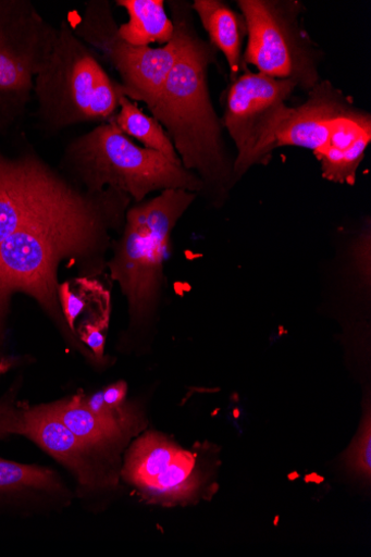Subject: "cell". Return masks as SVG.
<instances>
[{
  "instance_id": "cell-1",
  "label": "cell",
  "mask_w": 371,
  "mask_h": 557,
  "mask_svg": "<svg viewBox=\"0 0 371 557\" xmlns=\"http://www.w3.org/2000/svg\"><path fill=\"white\" fill-rule=\"evenodd\" d=\"M132 198L108 188L81 190L74 197L26 221L0 244V357L5 345L12 299L32 297L65 332L59 270L63 261L79 262L84 271L102 270L112 233H122Z\"/></svg>"
},
{
  "instance_id": "cell-2",
  "label": "cell",
  "mask_w": 371,
  "mask_h": 557,
  "mask_svg": "<svg viewBox=\"0 0 371 557\" xmlns=\"http://www.w3.org/2000/svg\"><path fill=\"white\" fill-rule=\"evenodd\" d=\"M215 61L214 46L196 33L148 110L170 136L182 165L202 182V195L222 207L236 181L223 139V121L208 89V69Z\"/></svg>"
},
{
  "instance_id": "cell-3",
  "label": "cell",
  "mask_w": 371,
  "mask_h": 557,
  "mask_svg": "<svg viewBox=\"0 0 371 557\" xmlns=\"http://www.w3.org/2000/svg\"><path fill=\"white\" fill-rule=\"evenodd\" d=\"M127 96L92 50L62 21L52 52L35 78L37 127L49 135L86 123L115 119L121 99Z\"/></svg>"
},
{
  "instance_id": "cell-4",
  "label": "cell",
  "mask_w": 371,
  "mask_h": 557,
  "mask_svg": "<svg viewBox=\"0 0 371 557\" xmlns=\"http://www.w3.org/2000/svg\"><path fill=\"white\" fill-rule=\"evenodd\" d=\"M69 180L89 193L112 188L141 202L153 191L185 189L203 194L200 178L158 151L138 146L114 120L78 136L65 148Z\"/></svg>"
},
{
  "instance_id": "cell-5",
  "label": "cell",
  "mask_w": 371,
  "mask_h": 557,
  "mask_svg": "<svg viewBox=\"0 0 371 557\" xmlns=\"http://www.w3.org/2000/svg\"><path fill=\"white\" fill-rule=\"evenodd\" d=\"M196 198V193L168 189L136 202L126 213L121 236L112 245L113 257L106 267L127 299L132 327L144 325L158 308L172 233Z\"/></svg>"
},
{
  "instance_id": "cell-6",
  "label": "cell",
  "mask_w": 371,
  "mask_h": 557,
  "mask_svg": "<svg viewBox=\"0 0 371 557\" xmlns=\"http://www.w3.org/2000/svg\"><path fill=\"white\" fill-rule=\"evenodd\" d=\"M174 37L162 47H137L124 41L108 0H92L85 7L75 35L97 49L120 74L127 97L150 107L164 88L170 74L196 34L191 4L171 2Z\"/></svg>"
},
{
  "instance_id": "cell-7",
  "label": "cell",
  "mask_w": 371,
  "mask_h": 557,
  "mask_svg": "<svg viewBox=\"0 0 371 557\" xmlns=\"http://www.w3.org/2000/svg\"><path fill=\"white\" fill-rule=\"evenodd\" d=\"M58 36L29 0H0V136L26 117L35 78Z\"/></svg>"
},
{
  "instance_id": "cell-8",
  "label": "cell",
  "mask_w": 371,
  "mask_h": 557,
  "mask_svg": "<svg viewBox=\"0 0 371 557\" xmlns=\"http://www.w3.org/2000/svg\"><path fill=\"white\" fill-rule=\"evenodd\" d=\"M237 4L247 26L245 66L252 65L263 75L292 81L305 90L322 82L318 72L320 52L299 23L301 3L239 0Z\"/></svg>"
},
{
  "instance_id": "cell-9",
  "label": "cell",
  "mask_w": 371,
  "mask_h": 557,
  "mask_svg": "<svg viewBox=\"0 0 371 557\" xmlns=\"http://www.w3.org/2000/svg\"><path fill=\"white\" fill-rule=\"evenodd\" d=\"M297 88L287 79H279L247 69L232 82L227 91L223 126L237 148L234 160L236 183L255 165L272 157L274 136L289 111L287 100Z\"/></svg>"
},
{
  "instance_id": "cell-10",
  "label": "cell",
  "mask_w": 371,
  "mask_h": 557,
  "mask_svg": "<svg viewBox=\"0 0 371 557\" xmlns=\"http://www.w3.org/2000/svg\"><path fill=\"white\" fill-rule=\"evenodd\" d=\"M81 190L45 163L33 147L15 158L0 151V244L26 221Z\"/></svg>"
},
{
  "instance_id": "cell-11",
  "label": "cell",
  "mask_w": 371,
  "mask_h": 557,
  "mask_svg": "<svg viewBox=\"0 0 371 557\" xmlns=\"http://www.w3.org/2000/svg\"><path fill=\"white\" fill-rule=\"evenodd\" d=\"M123 474L145 498L163 504L193 500L201 485L194 455L153 433L133 445Z\"/></svg>"
},
{
  "instance_id": "cell-12",
  "label": "cell",
  "mask_w": 371,
  "mask_h": 557,
  "mask_svg": "<svg viewBox=\"0 0 371 557\" xmlns=\"http://www.w3.org/2000/svg\"><path fill=\"white\" fill-rule=\"evenodd\" d=\"M17 435L28 438L69 469L83 488L96 491L112 484V476L97 460L98 454L52 412L49 404H22Z\"/></svg>"
},
{
  "instance_id": "cell-13",
  "label": "cell",
  "mask_w": 371,
  "mask_h": 557,
  "mask_svg": "<svg viewBox=\"0 0 371 557\" xmlns=\"http://www.w3.org/2000/svg\"><path fill=\"white\" fill-rule=\"evenodd\" d=\"M351 104L330 82L318 83L309 90L306 103L290 108L283 119L274 136V150L294 146L317 154L327 144L337 119Z\"/></svg>"
},
{
  "instance_id": "cell-14",
  "label": "cell",
  "mask_w": 371,
  "mask_h": 557,
  "mask_svg": "<svg viewBox=\"0 0 371 557\" xmlns=\"http://www.w3.org/2000/svg\"><path fill=\"white\" fill-rule=\"evenodd\" d=\"M370 141V114L351 104L335 122L325 147L314 154L321 163L323 177L354 185Z\"/></svg>"
},
{
  "instance_id": "cell-15",
  "label": "cell",
  "mask_w": 371,
  "mask_h": 557,
  "mask_svg": "<svg viewBox=\"0 0 371 557\" xmlns=\"http://www.w3.org/2000/svg\"><path fill=\"white\" fill-rule=\"evenodd\" d=\"M62 488L54 471L0 458V512L34 513Z\"/></svg>"
},
{
  "instance_id": "cell-16",
  "label": "cell",
  "mask_w": 371,
  "mask_h": 557,
  "mask_svg": "<svg viewBox=\"0 0 371 557\" xmlns=\"http://www.w3.org/2000/svg\"><path fill=\"white\" fill-rule=\"evenodd\" d=\"M49 407L81 441L98 455L114 451L137 430V428L95 414L86 407L82 395L50 403Z\"/></svg>"
},
{
  "instance_id": "cell-17",
  "label": "cell",
  "mask_w": 371,
  "mask_h": 557,
  "mask_svg": "<svg viewBox=\"0 0 371 557\" xmlns=\"http://www.w3.org/2000/svg\"><path fill=\"white\" fill-rule=\"evenodd\" d=\"M191 9L207 32L209 42L226 58L234 82L246 70L243 62V45L247 35L244 16L221 0H195Z\"/></svg>"
},
{
  "instance_id": "cell-18",
  "label": "cell",
  "mask_w": 371,
  "mask_h": 557,
  "mask_svg": "<svg viewBox=\"0 0 371 557\" xmlns=\"http://www.w3.org/2000/svg\"><path fill=\"white\" fill-rule=\"evenodd\" d=\"M128 13V23L120 26V37L129 45L143 47L152 42L166 45L175 34L164 0H118Z\"/></svg>"
},
{
  "instance_id": "cell-19",
  "label": "cell",
  "mask_w": 371,
  "mask_h": 557,
  "mask_svg": "<svg viewBox=\"0 0 371 557\" xmlns=\"http://www.w3.org/2000/svg\"><path fill=\"white\" fill-rule=\"evenodd\" d=\"M114 122L125 135L137 139L145 148L158 151L173 163L182 165L176 149L164 127L152 116L141 112L137 103L127 96L121 99L120 110Z\"/></svg>"
},
{
  "instance_id": "cell-20",
  "label": "cell",
  "mask_w": 371,
  "mask_h": 557,
  "mask_svg": "<svg viewBox=\"0 0 371 557\" xmlns=\"http://www.w3.org/2000/svg\"><path fill=\"white\" fill-rule=\"evenodd\" d=\"M347 466L356 474L370 480L371 475V425L370 416L362 423L357 440L351 445L347 455Z\"/></svg>"
},
{
  "instance_id": "cell-21",
  "label": "cell",
  "mask_w": 371,
  "mask_h": 557,
  "mask_svg": "<svg viewBox=\"0 0 371 557\" xmlns=\"http://www.w3.org/2000/svg\"><path fill=\"white\" fill-rule=\"evenodd\" d=\"M22 379H17L12 387L0 398V440L17 435L21 405L18 393Z\"/></svg>"
},
{
  "instance_id": "cell-22",
  "label": "cell",
  "mask_w": 371,
  "mask_h": 557,
  "mask_svg": "<svg viewBox=\"0 0 371 557\" xmlns=\"http://www.w3.org/2000/svg\"><path fill=\"white\" fill-rule=\"evenodd\" d=\"M59 295L66 323L75 334V322L85 309V301L72 292L69 284L60 285Z\"/></svg>"
},
{
  "instance_id": "cell-23",
  "label": "cell",
  "mask_w": 371,
  "mask_h": 557,
  "mask_svg": "<svg viewBox=\"0 0 371 557\" xmlns=\"http://www.w3.org/2000/svg\"><path fill=\"white\" fill-rule=\"evenodd\" d=\"M81 339L89 347L98 361L103 360L104 335L98 325H87Z\"/></svg>"
},
{
  "instance_id": "cell-24",
  "label": "cell",
  "mask_w": 371,
  "mask_h": 557,
  "mask_svg": "<svg viewBox=\"0 0 371 557\" xmlns=\"http://www.w3.org/2000/svg\"><path fill=\"white\" fill-rule=\"evenodd\" d=\"M100 394L109 408L119 409L126 404L127 385L124 382H118L100 391Z\"/></svg>"
},
{
  "instance_id": "cell-25",
  "label": "cell",
  "mask_w": 371,
  "mask_h": 557,
  "mask_svg": "<svg viewBox=\"0 0 371 557\" xmlns=\"http://www.w3.org/2000/svg\"><path fill=\"white\" fill-rule=\"evenodd\" d=\"M26 359L17 357H0V376L5 375L11 370L18 368Z\"/></svg>"
}]
</instances>
